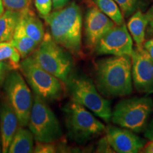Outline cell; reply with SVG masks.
Wrapping results in <instances>:
<instances>
[{
  "instance_id": "cell-1",
  "label": "cell",
  "mask_w": 153,
  "mask_h": 153,
  "mask_svg": "<svg viewBox=\"0 0 153 153\" xmlns=\"http://www.w3.org/2000/svg\"><path fill=\"white\" fill-rule=\"evenodd\" d=\"M95 85L104 97H123L133 92L130 55L107 57L96 63Z\"/></svg>"
},
{
  "instance_id": "cell-2",
  "label": "cell",
  "mask_w": 153,
  "mask_h": 153,
  "mask_svg": "<svg viewBox=\"0 0 153 153\" xmlns=\"http://www.w3.org/2000/svg\"><path fill=\"white\" fill-rule=\"evenodd\" d=\"M50 34L57 44L76 57L83 56L82 51V13L76 2L57 9L44 19Z\"/></svg>"
},
{
  "instance_id": "cell-3",
  "label": "cell",
  "mask_w": 153,
  "mask_h": 153,
  "mask_svg": "<svg viewBox=\"0 0 153 153\" xmlns=\"http://www.w3.org/2000/svg\"><path fill=\"white\" fill-rule=\"evenodd\" d=\"M30 56L42 68L67 84L72 76L74 63L72 55L57 44L48 33Z\"/></svg>"
},
{
  "instance_id": "cell-4",
  "label": "cell",
  "mask_w": 153,
  "mask_h": 153,
  "mask_svg": "<svg viewBox=\"0 0 153 153\" xmlns=\"http://www.w3.org/2000/svg\"><path fill=\"white\" fill-rule=\"evenodd\" d=\"M63 111L68 137L77 144H85L105 132L104 124L75 101L67 104Z\"/></svg>"
},
{
  "instance_id": "cell-5",
  "label": "cell",
  "mask_w": 153,
  "mask_h": 153,
  "mask_svg": "<svg viewBox=\"0 0 153 153\" xmlns=\"http://www.w3.org/2000/svg\"><path fill=\"white\" fill-rule=\"evenodd\" d=\"M153 113V100L149 97H133L116 104L111 120L115 125L135 133L144 132Z\"/></svg>"
},
{
  "instance_id": "cell-6",
  "label": "cell",
  "mask_w": 153,
  "mask_h": 153,
  "mask_svg": "<svg viewBox=\"0 0 153 153\" xmlns=\"http://www.w3.org/2000/svg\"><path fill=\"white\" fill-rule=\"evenodd\" d=\"M67 84L72 101L85 106L106 123L111 121V102L100 94L90 78L85 75L72 76Z\"/></svg>"
},
{
  "instance_id": "cell-7",
  "label": "cell",
  "mask_w": 153,
  "mask_h": 153,
  "mask_svg": "<svg viewBox=\"0 0 153 153\" xmlns=\"http://www.w3.org/2000/svg\"><path fill=\"white\" fill-rule=\"evenodd\" d=\"M19 68L36 95L45 101L57 100L62 97L60 80L42 68L30 55L24 58Z\"/></svg>"
},
{
  "instance_id": "cell-8",
  "label": "cell",
  "mask_w": 153,
  "mask_h": 153,
  "mask_svg": "<svg viewBox=\"0 0 153 153\" xmlns=\"http://www.w3.org/2000/svg\"><path fill=\"white\" fill-rule=\"evenodd\" d=\"M28 126L36 142L55 143L62 135L60 122L55 113L44 99L36 94Z\"/></svg>"
},
{
  "instance_id": "cell-9",
  "label": "cell",
  "mask_w": 153,
  "mask_h": 153,
  "mask_svg": "<svg viewBox=\"0 0 153 153\" xmlns=\"http://www.w3.org/2000/svg\"><path fill=\"white\" fill-rule=\"evenodd\" d=\"M3 88L7 101L18 117L19 126H27L33 97L26 79L20 72L14 70L6 76Z\"/></svg>"
},
{
  "instance_id": "cell-10",
  "label": "cell",
  "mask_w": 153,
  "mask_h": 153,
  "mask_svg": "<svg viewBox=\"0 0 153 153\" xmlns=\"http://www.w3.org/2000/svg\"><path fill=\"white\" fill-rule=\"evenodd\" d=\"M133 51V38L126 24L115 25L99 40L94 52L97 55H130Z\"/></svg>"
},
{
  "instance_id": "cell-11",
  "label": "cell",
  "mask_w": 153,
  "mask_h": 153,
  "mask_svg": "<svg viewBox=\"0 0 153 153\" xmlns=\"http://www.w3.org/2000/svg\"><path fill=\"white\" fill-rule=\"evenodd\" d=\"M132 79L138 92H153V58L143 47L135 46L131 55Z\"/></svg>"
},
{
  "instance_id": "cell-12",
  "label": "cell",
  "mask_w": 153,
  "mask_h": 153,
  "mask_svg": "<svg viewBox=\"0 0 153 153\" xmlns=\"http://www.w3.org/2000/svg\"><path fill=\"white\" fill-rule=\"evenodd\" d=\"M105 133L109 146L118 153H137L147 143L135 132L120 126H109L106 128Z\"/></svg>"
},
{
  "instance_id": "cell-13",
  "label": "cell",
  "mask_w": 153,
  "mask_h": 153,
  "mask_svg": "<svg viewBox=\"0 0 153 153\" xmlns=\"http://www.w3.org/2000/svg\"><path fill=\"white\" fill-rule=\"evenodd\" d=\"M114 22L98 7H90L85 15V42L88 49L94 51L99 40L115 26Z\"/></svg>"
},
{
  "instance_id": "cell-14",
  "label": "cell",
  "mask_w": 153,
  "mask_h": 153,
  "mask_svg": "<svg viewBox=\"0 0 153 153\" xmlns=\"http://www.w3.org/2000/svg\"><path fill=\"white\" fill-rule=\"evenodd\" d=\"M19 119L16 113L7 100L0 103V132L2 152H8L9 148L19 128Z\"/></svg>"
},
{
  "instance_id": "cell-15",
  "label": "cell",
  "mask_w": 153,
  "mask_h": 153,
  "mask_svg": "<svg viewBox=\"0 0 153 153\" xmlns=\"http://www.w3.org/2000/svg\"><path fill=\"white\" fill-rule=\"evenodd\" d=\"M20 23L26 33L39 45L45 36L43 25L28 7L22 11Z\"/></svg>"
},
{
  "instance_id": "cell-16",
  "label": "cell",
  "mask_w": 153,
  "mask_h": 153,
  "mask_svg": "<svg viewBox=\"0 0 153 153\" xmlns=\"http://www.w3.org/2000/svg\"><path fill=\"white\" fill-rule=\"evenodd\" d=\"M148 24L146 14L141 10H137L132 14L128 22L127 28L135 46L143 47L145 41V30Z\"/></svg>"
},
{
  "instance_id": "cell-17",
  "label": "cell",
  "mask_w": 153,
  "mask_h": 153,
  "mask_svg": "<svg viewBox=\"0 0 153 153\" xmlns=\"http://www.w3.org/2000/svg\"><path fill=\"white\" fill-rule=\"evenodd\" d=\"M22 11L7 9L0 17V43L11 41L20 22Z\"/></svg>"
},
{
  "instance_id": "cell-18",
  "label": "cell",
  "mask_w": 153,
  "mask_h": 153,
  "mask_svg": "<svg viewBox=\"0 0 153 153\" xmlns=\"http://www.w3.org/2000/svg\"><path fill=\"white\" fill-rule=\"evenodd\" d=\"M10 42L19 51L23 59L29 56L38 45V44L26 33L20 22Z\"/></svg>"
},
{
  "instance_id": "cell-19",
  "label": "cell",
  "mask_w": 153,
  "mask_h": 153,
  "mask_svg": "<svg viewBox=\"0 0 153 153\" xmlns=\"http://www.w3.org/2000/svg\"><path fill=\"white\" fill-rule=\"evenodd\" d=\"M33 135L30 130L19 126L9 148V153L33 152Z\"/></svg>"
},
{
  "instance_id": "cell-20",
  "label": "cell",
  "mask_w": 153,
  "mask_h": 153,
  "mask_svg": "<svg viewBox=\"0 0 153 153\" xmlns=\"http://www.w3.org/2000/svg\"><path fill=\"white\" fill-rule=\"evenodd\" d=\"M100 10L110 18L116 25L125 24L124 16L119 6L114 0H94Z\"/></svg>"
},
{
  "instance_id": "cell-21",
  "label": "cell",
  "mask_w": 153,
  "mask_h": 153,
  "mask_svg": "<svg viewBox=\"0 0 153 153\" xmlns=\"http://www.w3.org/2000/svg\"><path fill=\"white\" fill-rule=\"evenodd\" d=\"M20 53L10 41L0 43V61H8L9 64L16 70L21 62Z\"/></svg>"
},
{
  "instance_id": "cell-22",
  "label": "cell",
  "mask_w": 153,
  "mask_h": 153,
  "mask_svg": "<svg viewBox=\"0 0 153 153\" xmlns=\"http://www.w3.org/2000/svg\"><path fill=\"white\" fill-rule=\"evenodd\" d=\"M119 6L123 16L129 17L135 11L140 10L145 0H114Z\"/></svg>"
},
{
  "instance_id": "cell-23",
  "label": "cell",
  "mask_w": 153,
  "mask_h": 153,
  "mask_svg": "<svg viewBox=\"0 0 153 153\" xmlns=\"http://www.w3.org/2000/svg\"><path fill=\"white\" fill-rule=\"evenodd\" d=\"M34 4L38 14L42 18H46L51 14L53 7L52 0H35Z\"/></svg>"
},
{
  "instance_id": "cell-24",
  "label": "cell",
  "mask_w": 153,
  "mask_h": 153,
  "mask_svg": "<svg viewBox=\"0 0 153 153\" xmlns=\"http://www.w3.org/2000/svg\"><path fill=\"white\" fill-rule=\"evenodd\" d=\"M7 9L13 11H22L28 7L30 0H2Z\"/></svg>"
},
{
  "instance_id": "cell-25",
  "label": "cell",
  "mask_w": 153,
  "mask_h": 153,
  "mask_svg": "<svg viewBox=\"0 0 153 153\" xmlns=\"http://www.w3.org/2000/svg\"><path fill=\"white\" fill-rule=\"evenodd\" d=\"M56 147L53 143H39L33 148L34 153H54L56 152Z\"/></svg>"
},
{
  "instance_id": "cell-26",
  "label": "cell",
  "mask_w": 153,
  "mask_h": 153,
  "mask_svg": "<svg viewBox=\"0 0 153 153\" xmlns=\"http://www.w3.org/2000/svg\"><path fill=\"white\" fill-rule=\"evenodd\" d=\"M12 70H14V69L9 63L0 61V85L4 80L7 74Z\"/></svg>"
},
{
  "instance_id": "cell-27",
  "label": "cell",
  "mask_w": 153,
  "mask_h": 153,
  "mask_svg": "<svg viewBox=\"0 0 153 153\" xmlns=\"http://www.w3.org/2000/svg\"><path fill=\"white\" fill-rule=\"evenodd\" d=\"M144 135L145 138L149 140H153V118L148 123V126L144 131Z\"/></svg>"
},
{
  "instance_id": "cell-28",
  "label": "cell",
  "mask_w": 153,
  "mask_h": 153,
  "mask_svg": "<svg viewBox=\"0 0 153 153\" xmlns=\"http://www.w3.org/2000/svg\"><path fill=\"white\" fill-rule=\"evenodd\" d=\"M70 1V0H52L53 9L55 10L62 9L68 5Z\"/></svg>"
},
{
  "instance_id": "cell-29",
  "label": "cell",
  "mask_w": 153,
  "mask_h": 153,
  "mask_svg": "<svg viewBox=\"0 0 153 153\" xmlns=\"http://www.w3.org/2000/svg\"><path fill=\"white\" fill-rule=\"evenodd\" d=\"M143 48L153 58V36L148 41H145L143 44Z\"/></svg>"
},
{
  "instance_id": "cell-30",
  "label": "cell",
  "mask_w": 153,
  "mask_h": 153,
  "mask_svg": "<svg viewBox=\"0 0 153 153\" xmlns=\"http://www.w3.org/2000/svg\"><path fill=\"white\" fill-rule=\"evenodd\" d=\"M146 16L148 21V24L150 26V29L153 31V6L150 7V9L146 13Z\"/></svg>"
},
{
  "instance_id": "cell-31",
  "label": "cell",
  "mask_w": 153,
  "mask_h": 153,
  "mask_svg": "<svg viewBox=\"0 0 153 153\" xmlns=\"http://www.w3.org/2000/svg\"><path fill=\"white\" fill-rule=\"evenodd\" d=\"M142 150L143 152L153 153V140H150V142L146 143V145H145Z\"/></svg>"
},
{
  "instance_id": "cell-32",
  "label": "cell",
  "mask_w": 153,
  "mask_h": 153,
  "mask_svg": "<svg viewBox=\"0 0 153 153\" xmlns=\"http://www.w3.org/2000/svg\"><path fill=\"white\" fill-rule=\"evenodd\" d=\"M4 12V6L2 0H0V17L2 16Z\"/></svg>"
},
{
  "instance_id": "cell-33",
  "label": "cell",
  "mask_w": 153,
  "mask_h": 153,
  "mask_svg": "<svg viewBox=\"0 0 153 153\" xmlns=\"http://www.w3.org/2000/svg\"><path fill=\"white\" fill-rule=\"evenodd\" d=\"M0 152H2V143H1V132H0Z\"/></svg>"
}]
</instances>
